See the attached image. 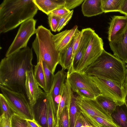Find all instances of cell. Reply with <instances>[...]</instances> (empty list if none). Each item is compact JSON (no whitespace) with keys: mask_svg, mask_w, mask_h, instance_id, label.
Listing matches in <instances>:
<instances>
[{"mask_svg":"<svg viewBox=\"0 0 127 127\" xmlns=\"http://www.w3.org/2000/svg\"><path fill=\"white\" fill-rule=\"evenodd\" d=\"M32 49H22L1 59L0 63V85L26 96V73L33 71Z\"/></svg>","mask_w":127,"mask_h":127,"instance_id":"obj_1","label":"cell"},{"mask_svg":"<svg viewBox=\"0 0 127 127\" xmlns=\"http://www.w3.org/2000/svg\"><path fill=\"white\" fill-rule=\"evenodd\" d=\"M38 9L33 0H4L0 5V33L11 30L33 18Z\"/></svg>","mask_w":127,"mask_h":127,"instance_id":"obj_2","label":"cell"},{"mask_svg":"<svg viewBox=\"0 0 127 127\" xmlns=\"http://www.w3.org/2000/svg\"><path fill=\"white\" fill-rule=\"evenodd\" d=\"M126 69L125 63L104 49L84 72L90 76L106 79L124 87Z\"/></svg>","mask_w":127,"mask_h":127,"instance_id":"obj_3","label":"cell"},{"mask_svg":"<svg viewBox=\"0 0 127 127\" xmlns=\"http://www.w3.org/2000/svg\"><path fill=\"white\" fill-rule=\"evenodd\" d=\"M36 37L32 47L36 54L37 62H44L54 74L60 59V52L57 49L50 30L42 25L36 29Z\"/></svg>","mask_w":127,"mask_h":127,"instance_id":"obj_4","label":"cell"},{"mask_svg":"<svg viewBox=\"0 0 127 127\" xmlns=\"http://www.w3.org/2000/svg\"><path fill=\"white\" fill-rule=\"evenodd\" d=\"M1 93L7 101L13 113L25 119L35 118L34 111L25 95L0 85Z\"/></svg>","mask_w":127,"mask_h":127,"instance_id":"obj_5","label":"cell"},{"mask_svg":"<svg viewBox=\"0 0 127 127\" xmlns=\"http://www.w3.org/2000/svg\"><path fill=\"white\" fill-rule=\"evenodd\" d=\"M36 22V20L33 18L21 24L16 35L6 52L5 57L27 46L30 38L35 33Z\"/></svg>","mask_w":127,"mask_h":127,"instance_id":"obj_6","label":"cell"},{"mask_svg":"<svg viewBox=\"0 0 127 127\" xmlns=\"http://www.w3.org/2000/svg\"><path fill=\"white\" fill-rule=\"evenodd\" d=\"M103 46L102 39L95 32L75 71L84 72L87 68L100 55L104 49Z\"/></svg>","mask_w":127,"mask_h":127,"instance_id":"obj_7","label":"cell"},{"mask_svg":"<svg viewBox=\"0 0 127 127\" xmlns=\"http://www.w3.org/2000/svg\"><path fill=\"white\" fill-rule=\"evenodd\" d=\"M90 76L96 84L101 94L113 99L119 105L124 103L127 90L125 87L106 79Z\"/></svg>","mask_w":127,"mask_h":127,"instance_id":"obj_8","label":"cell"},{"mask_svg":"<svg viewBox=\"0 0 127 127\" xmlns=\"http://www.w3.org/2000/svg\"><path fill=\"white\" fill-rule=\"evenodd\" d=\"M66 79L74 92H76L79 89H84L94 94L96 97L101 94L95 83L90 76L84 72H67Z\"/></svg>","mask_w":127,"mask_h":127,"instance_id":"obj_9","label":"cell"},{"mask_svg":"<svg viewBox=\"0 0 127 127\" xmlns=\"http://www.w3.org/2000/svg\"><path fill=\"white\" fill-rule=\"evenodd\" d=\"M75 102L79 110L85 116H96L113 122L110 115L95 99H88L78 96H75Z\"/></svg>","mask_w":127,"mask_h":127,"instance_id":"obj_10","label":"cell"},{"mask_svg":"<svg viewBox=\"0 0 127 127\" xmlns=\"http://www.w3.org/2000/svg\"><path fill=\"white\" fill-rule=\"evenodd\" d=\"M26 76L25 84L26 93L29 104L33 110L34 106L44 91L40 87L35 79L33 70L27 71Z\"/></svg>","mask_w":127,"mask_h":127,"instance_id":"obj_11","label":"cell"},{"mask_svg":"<svg viewBox=\"0 0 127 127\" xmlns=\"http://www.w3.org/2000/svg\"><path fill=\"white\" fill-rule=\"evenodd\" d=\"M80 44L77 52L73 60L71 67L69 71H75L87 48L89 42L95 32L90 28L82 29Z\"/></svg>","mask_w":127,"mask_h":127,"instance_id":"obj_12","label":"cell"},{"mask_svg":"<svg viewBox=\"0 0 127 127\" xmlns=\"http://www.w3.org/2000/svg\"><path fill=\"white\" fill-rule=\"evenodd\" d=\"M67 73L62 69L54 75L52 85L48 93L57 108L61 98V93L66 78Z\"/></svg>","mask_w":127,"mask_h":127,"instance_id":"obj_13","label":"cell"},{"mask_svg":"<svg viewBox=\"0 0 127 127\" xmlns=\"http://www.w3.org/2000/svg\"><path fill=\"white\" fill-rule=\"evenodd\" d=\"M49 98L48 93L44 91L33 108V110H36L37 120H36L41 127H48L47 118Z\"/></svg>","mask_w":127,"mask_h":127,"instance_id":"obj_14","label":"cell"},{"mask_svg":"<svg viewBox=\"0 0 127 127\" xmlns=\"http://www.w3.org/2000/svg\"><path fill=\"white\" fill-rule=\"evenodd\" d=\"M109 42L114 55L127 64V27L120 36Z\"/></svg>","mask_w":127,"mask_h":127,"instance_id":"obj_15","label":"cell"},{"mask_svg":"<svg viewBox=\"0 0 127 127\" xmlns=\"http://www.w3.org/2000/svg\"><path fill=\"white\" fill-rule=\"evenodd\" d=\"M127 27V16H114L112 18L108 31V39L109 42L120 36Z\"/></svg>","mask_w":127,"mask_h":127,"instance_id":"obj_16","label":"cell"},{"mask_svg":"<svg viewBox=\"0 0 127 127\" xmlns=\"http://www.w3.org/2000/svg\"><path fill=\"white\" fill-rule=\"evenodd\" d=\"M77 29L78 26L75 25L71 29L65 30L54 35L53 39L58 51L60 52L70 43Z\"/></svg>","mask_w":127,"mask_h":127,"instance_id":"obj_17","label":"cell"},{"mask_svg":"<svg viewBox=\"0 0 127 127\" xmlns=\"http://www.w3.org/2000/svg\"><path fill=\"white\" fill-rule=\"evenodd\" d=\"M81 7L83 15L87 17L96 16L103 12L101 0H85Z\"/></svg>","mask_w":127,"mask_h":127,"instance_id":"obj_18","label":"cell"},{"mask_svg":"<svg viewBox=\"0 0 127 127\" xmlns=\"http://www.w3.org/2000/svg\"><path fill=\"white\" fill-rule=\"evenodd\" d=\"M110 116L118 127H127V106L125 103L118 105Z\"/></svg>","mask_w":127,"mask_h":127,"instance_id":"obj_19","label":"cell"},{"mask_svg":"<svg viewBox=\"0 0 127 127\" xmlns=\"http://www.w3.org/2000/svg\"><path fill=\"white\" fill-rule=\"evenodd\" d=\"M39 10L48 15L57 8L64 6L65 0H33Z\"/></svg>","mask_w":127,"mask_h":127,"instance_id":"obj_20","label":"cell"},{"mask_svg":"<svg viewBox=\"0 0 127 127\" xmlns=\"http://www.w3.org/2000/svg\"><path fill=\"white\" fill-rule=\"evenodd\" d=\"M74 41V37L70 43L60 52V59L59 64L61 66L62 69L64 70L67 69L68 71L71 67L72 47Z\"/></svg>","mask_w":127,"mask_h":127,"instance_id":"obj_21","label":"cell"},{"mask_svg":"<svg viewBox=\"0 0 127 127\" xmlns=\"http://www.w3.org/2000/svg\"><path fill=\"white\" fill-rule=\"evenodd\" d=\"M75 97L70 87L69 89L67 102L68 109L69 127H74L79 111L75 102Z\"/></svg>","mask_w":127,"mask_h":127,"instance_id":"obj_22","label":"cell"},{"mask_svg":"<svg viewBox=\"0 0 127 127\" xmlns=\"http://www.w3.org/2000/svg\"><path fill=\"white\" fill-rule=\"evenodd\" d=\"M95 99L103 108L110 116L119 104L114 100L102 94L97 96Z\"/></svg>","mask_w":127,"mask_h":127,"instance_id":"obj_23","label":"cell"},{"mask_svg":"<svg viewBox=\"0 0 127 127\" xmlns=\"http://www.w3.org/2000/svg\"><path fill=\"white\" fill-rule=\"evenodd\" d=\"M34 74L35 79L39 86L47 93L42 62H37L36 64L34 66Z\"/></svg>","mask_w":127,"mask_h":127,"instance_id":"obj_24","label":"cell"},{"mask_svg":"<svg viewBox=\"0 0 127 127\" xmlns=\"http://www.w3.org/2000/svg\"><path fill=\"white\" fill-rule=\"evenodd\" d=\"M123 0H101L103 12L119 11Z\"/></svg>","mask_w":127,"mask_h":127,"instance_id":"obj_25","label":"cell"},{"mask_svg":"<svg viewBox=\"0 0 127 127\" xmlns=\"http://www.w3.org/2000/svg\"><path fill=\"white\" fill-rule=\"evenodd\" d=\"M49 97L47 118L48 127H56L57 108L49 96Z\"/></svg>","mask_w":127,"mask_h":127,"instance_id":"obj_26","label":"cell"},{"mask_svg":"<svg viewBox=\"0 0 127 127\" xmlns=\"http://www.w3.org/2000/svg\"><path fill=\"white\" fill-rule=\"evenodd\" d=\"M85 116L92 124L97 127H118L113 122L98 117Z\"/></svg>","mask_w":127,"mask_h":127,"instance_id":"obj_27","label":"cell"},{"mask_svg":"<svg viewBox=\"0 0 127 127\" xmlns=\"http://www.w3.org/2000/svg\"><path fill=\"white\" fill-rule=\"evenodd\" d=\"M42 65L45 77L47 93H48L51 87L54 75L50 71L45 63L42 62Z\"/></svg>","mask_w":127,"mask_h":127,"instance_id":"obj_28","label":"cell"},{"mask_svg":"<svg viewBox=\"0 0 127 127\" xmlns=\"http://www.w3.org/2000/svg\"><path fill=\"white\" fill-rule=\"evenodd\" d=\"M0 106L1 114H4L9 118L13 114L5 98L1 93L0 94Z\"/></svg>","mask_w":127,"mask_h":127,"instance_id":"obj_29","label":"cell"},{"mask_svg":"<svg viewBox=\"0 0 127 127\" xmlns=\"http://www.w3.org/2000/svg\"><path fill=\"white\" fill-rule=\"evenodd\" d=\"M12 127H31L26 119L15 113L11 117Z\"/></svg>","mask_w":127,"mask_h":127,"instance_id":"obj_30","label":"cell"},{"mask_svg":"<svg viewBox=\"0 0 127 127\" xmlns=\"http://www.w3.org/2000/svg\"><path fill=\"white\" fill-rule=\"evenodd\" d=\"M56 127H69L68 109L67 102L61 114L58 125Z\"/></svg>","mask_w":127,"mask_h":127,"instance_id":"obj_31","label":"cell"},{"mask_svg":"<svg viewBox=\"0 0 127 127\" xmlns=\"http://www.w3.org/2000/svg\"><path fill=\"white\" fill-rule=\"evenodd\" d=\"M48 20L50 26L52 31H57L59 23L61 17L55 15L51 13L48 15Z\"/></svg>","mask_w":127,"mask_h":127,"instance_id":"obj_32","label":"cell"},{"mask_svg":"<svg viewBox=\"0 0 127 127\" xmlns=\"http://www.w3.org/2000/svg\"><path fill=\"white\" fill-rule=\"evenodd\" d=\"M81 35V31L79 30L78 29L76 32L74 37V41L72 47V53L71 58L72 63L78 49Z\"/></svg>","mask_w":127,"mask_h":127,"instance_id":"obj_33","label":"cell"},{"mask_svg":"<svg viewBox=\"0 0 127 127\" xmlns=\"http://www.w3.org/2000/svg\"><path fill=\"white\" fill-rule=\"evenodd\" d=\"M73 12L72 10L70 12L61 17L60 20L57 31L59 32L67 24L71 19Z\"/></svg>","mask_w":127,"mask_h":127,"instance_id":"obj_34","label":"cell"},{"mask_svg":"<svg viewBox=\"0 0 127 127\" xmlns=\"http://www.w3.org/2000/svg\"><path fill=\"white\" fill-rule=\"evenodd\" d=\"M76 93L78 95V96L84 98L95 99L96 97V96L94 94L85 89H78L76 91Z\"/></svg>","mask_w":127,"mask_h":127,"instance_id":"obj_35","label":"cell"},{"mask_svg":"<svg viewBox=\"0 0 127 127\" xmlns=\"http://www.w3.org/2000/svg\"><path fill=\"white\" fill-rule=\"evenodd\" d=\"M84 0H65L64 7L68 9H73L79 6L84 2Z\"/></svg>","mask_w":127,"mask_h":127,"instance_id":"obj_36","label":"cell"},{"mask_svg":"<svg viewBox=\"0 0 127 127\" xmlns=\"http://www.w3.org/2000/svg\"><path fill=\"white\" fill-rule=\"evenodd\" d=\"M0 127H12L11 117L9 118L2 114L0 117Z\"/></svg>","mask_w":127,"mask_h":127,"instance_id":"obj_37","label":"cell"},{"mask_svg":"<svg viewBox=\"0 0 127 127\" xmlns=\"http://www.w3.org/2000/svg\"><path fill=\"white\" fill-rule=\"evenodd\" d=\"M70 11L64 6H63L57 8L51 13L56 16L62 17L69 13Z\"/></svg>","mask_w":127,"mask_h":127,"instance_id":"obj_38","label":"cell"},{"mask_svg":"<svg viewBox=\"0 0 127 127\" xmlns=\"http://www.w3.org/2000/svg\"><path fill=\"white\" fill-rule=\"evenodd\" d=\"M83 124V115L79 111L77 113L74 127H82Z\"/></svg>","mask_w":127,"mask_h":127,"instance_id":"obj_39","label":"cell"},{"mask_svg":"<svg viewBox=\"0 0 127 127\" xmlns=\"http://www.w3.org/2000/svg\"><path fill=\"white\" fill-rule=\"evenodd\" d=\"M119 12L127 16V0H123Z\"/></svg>","mask_w":127,"mask_h":127,"instance_id":"obj_40","label":"cell"},{"mask_svg":"<svg viewBox=\"0 0 127 127\" xmlns=\"http://www.w3.org/2000/svg\"><path fill=\"white\" fill-rule=\"evenodd\" d=\"M82 114L83 115V124L82 127H97L92 124L83 114Z\"/></svg>","mask_w":127,"mask_h":127,"instance_id":"obj_41","label":"cell"},{"mask_svg":"<svg viewBox=\"0 0 127 127\" xmlns=\"http://www.w3.org/2000/svg\"><path fill=\"white\" fill-rule=\"evenodd\" d=\"M26 119L31 127H41L35 118L32 119Z\"/></svg>","mask_w":127,"mask_h":127,"instance_id":"obj_42","label":"cell"},{"mask_svg":"<svg viewBox=\"0 0 127 127\" xmlns=\"http://www.w3.org/2000/svg\"><path fill=\"white\" fill-rule=\"evenodd\" d=\"M124 86L125 88L127 90V67L126 74Z\"/></svg>","mask_w":127,"mask_h":127,"instance_id":"obj_43","label":"cell"},{"mask_svg":"<svg viewBox=\"0 0 127 127\" xmlns=\"http://www.w3.org/2000/svg\"><path fill=\"white\" fill-rule=\"evenodd\" d=\"M124 102L125 103L127 106V89L125 95Z\"/></svg>","mask_w":127,"mask_h":127,"instance_id":"obj_44","label":"cell"},{"mask_svg":"<svg viewBox=\"0 0 127 127\" xmlns=\"http://www.w3.org/2000/svg\"><path fill=\"white\" fill-rule=\"evenodd\" d=\"M126 68L127 67V65H126Z\"/></svg>","mask_w":127,"mask_h":127,"instance_id":"obj_45","label":"cell"}]
</instances>
